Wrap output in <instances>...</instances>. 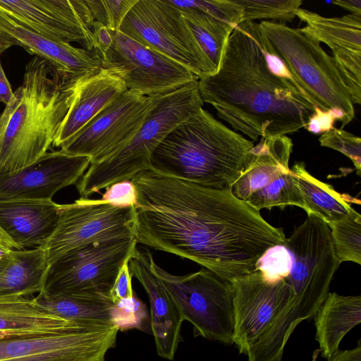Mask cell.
Wrapping results in <instances>:
<instances>
[{
  "label": "cell",
  "mask_w": 361,
  "mask_h": 361,
  "mask_svg": "<svg viewBox=\"0 0 361 361\" xmlns=\"http://www.w3.org/2000/svg\"><path fill=\"white\" fill-rule=\"evenodd\" d=\"M137 244L190 259L231 281L253 272L269 249L284 245L282 228L220 190L151 170L133 179Z\"/></svg>",
  "instance_id": "1"
},
{
  "label": "cell",
  "mask_w": 361,
  "mask_h": 361,
  "mask_svg": "<svg viewBox=\"0 0 361 361\" xmlns=\"http://www.w3.org/2000/svg\"><path fill=\"white\" fill-rule=\"evenodd\" d=\"M257 27L255 21L238 25L224 46L217 71L198 80L202 102L252 142L306 129L316 107L297 82L268 68Z\"/></svg>",
  "instance_id": "2"
},
{
  "label": "cell",
  "mask_w": 361,
  "mask_h": 361,
  "mask_svg": "<svg viewBox=\"0 0 361 361\" xmlns=\"http://www.w3.org/2000/svg\"><path fill=\"white\" fill-rule=\"evenodd\" d=\"M77 81L63 79L39 57L27 63L22 85L0 115V174L18 171L47 152Z\"/></svg>",
  "instance_id": "3"
},
{
  "label": "cell",
  "mask_w": 361,
  "mask_h": 361,
  "mask_svg": "<svg viewBox=\"0 0 361 361\" xmlns=\"http://www.w3.org/2000/svg\"><path fill=\"white\" fill-rule=\"evenodd\" d=\"M254 142L200 109L176 126L150 159L151 171L202 186L231 190Z\"/></svg>",
  "instance_id": "4"
},
{
  "label": "cell",
  "mask_w": 361,
  "mask_h": 361,
  "mask_svg": "<svg viewBox=\"0 0 361 361\" xmlns=\"http://www.w3.org/2000/svg\"><path fill=\"white\" fill-rule=\"evenodd\" d=\"M233 291V343L248 361H281L284 347L302 321L296 297L283 279L255 270L231 281Z\"/></svg>",
  "instance_id": "5"
},
{
  "label": "cell",
  "mask_w": 361,
  "mask_h": 361,
  "mask_svg": "<svg viewBox=\"0 0 361 361\" xmlns=\"http://www.w3.org/2000/svg\"><path fill=\"white\" fill-rule=\"evenodd\" d=\"M203 103L198 80L157 95L153 109L133 139L105 159L90 164L77 183L80 197L88 198L114 183L150 170L151 157L157 147L176 126L202 108Z\"/></svg>",
  "instance_id": "6"
},
{
  "label": "cell",
  "mask_w": 361,
  "mask_h": 361,
  "mask_svg": "<svg viewBox=\"0 0 361 361\" xmlns=\"http://www.w3.org/2000/svg\"><path fill=\"white\" fill-rule=\"evenodd\" d=\"M262 45L278 56L316 106L341 111L348 124L355 118L354 104L345 79L332 56L320 44L285 23H258Z\"/></svg>",
  "instance_id": "7"
},
{
  "label": "cell",
  "mask_w": 361,
  "mask_h": 361,
  "mask_svg": "<svg viewBox=\"0 0 361 361\" xmlns=\"http://www.w3.org/2000/svg\"><path fill=\"white\" fill-rule=\"evenodd\" d=\"M151 268L178 308L193 326L194 336L233 344V291L230 281L202 268L185 275L172 274L155 262Z\"/></svg>",
  "instance_id": "8"
},
{
  "label": "cell",
  "mask_w": 361,
  "mask_h": 361,
  "mask_svg": "<svg viewBox=\"0 0 361 361\" xmlns=\"http://www.w3.org/2000/svg\"><path fill=\"white\" fill-rule=\"evenodd\" d=\"M118 31L180 63L199 79L217 71L181 10L169 0H137Z\"/></svg>",
  "instance_id": "9"
},
{
  "label": "cell",
  "mask_w": 361,
  "mask_h": 361,
  "mask_svg": "<svg viewBox=\"0 0 361 361\" xmlns=\"http://www.w3.org/2000/svg\"><path fill=\"white\" fill-rule=\"evenodd\" d=\"M137 245L135 238L129 237L71 250L48 266L42 292L109 297L121 267Z\"/></svg>",
  "instance_id": "10"
},
{
  "label": "cell",
  "mask_w": 361,
  "mask_h": 361,
  "mask_svg": "<svg viewBox=\"0 0 361 361\" xmlns=\"http://www.w3.org/2000/svg\"><path fill=\"white\" fill-rule=\"evenodd\" d=\"M284 246L291 255L289 274L283 279L292 288L302 320L313 317L326 298L338 263L331 231L326 223L307 215Z\"/></svg>",
  "instance_id": "11"
},
{
  "label": "cell",
  "mask_w": 361,
  "mask_h": 361,
  "mask_svg": "<svg viewBox=\"0 0 361 361\" xmlns=\"http://www.w3.org/2000/svg\"><path fill=\"white\" fill-rule=\"evenodd\" d=\"M115 323L75 322L54 332L0 339V361H105L116 345Z\"/></svg>",
  "instance_id": "12"
},
{
  "label": "cell",
  "mask_w": 361,
  "mask_h": 361,
  "mask_svg": "<svg viewBox=\"0 0 361 361\" xmlns=\"http://www.w3.org/2000/svg\"><path fill=\"white\" fill-rule=\"evenodd\" d=\"M293 142L286 135L261 137L231 188L233 194L255 209L303 204L289 167Z\"/></svg>",
  "instance_id": "13"
},
{
  "label": "cell",
  "mask_w": 361,
  "mask_h": 361,
  "mask_svg": "<svg viewBox=\"0 0 361 361\" xmlns=\"http://www.w3.org/2000/svg\"><path fill=\"white\" fill-rule=\"evenodd\" d=\"M135 224L134 206L97 204L84 197L61 204L56 226L42 245L48 264L85 245L135 237Z\"/></svg>",
  "instance_id": "14"
},
{
  "label": "cell",
  "mask_w": 361,
  "mask_h": 361,
  "mask_svg": "<svg viewBox=\"0 0 361 361\" xmlns=\"http://www.w3.org/2000/svg\"><path fill=\"white\" fill-rule=\"evenodd\" d=\"M110 31L113 43L100 56L102 68L118 76L127 90L144 96L158 95L175 91L199 80L174 60L120 31Z\"/></svg>",
  "instance_id": "15"
},
{
  "label": "cell",
  "mask_w": 361,
  "mask_h": 361,
  "mask_svg": "<svg viewBox=\"0 0 361 361\" xmlns=\"http://www.w3.org/2000/svg\"><path fill=\"white\" fill-rule=\"evenodd\" d=\"M157 95L126 90L60 147L63 152L89 157L90 164L105 159L126 145L153 109Z\"/></svg>",
  "instance_id": "16"
},
{
  "label": "cell",
  "mask_w": 361,
  "mask_h": 361,
  "mask_svg": "<svg viewBox=\"0 0 361 361\" xmlns=\"http://www.w3.org/2000/svg\"><path fill=\"white\" fill-rule=\"evenodd\" d=\"M0 8L50 39L93 50L94 20L85 0H0Z\"/></svg>",
  "instance_id": "17"
},
{
  "label": "cell",
  "mask_w": 361,
  "mask_h": 361,
  "mask_svg": "<svg viewBox=\"0 0 361 361\" xmlns=\"http://www.w3.org/2000/svg\"><path fill=\"white\" fill-rule=\"evenodd\" d=\"M90 164L87 157L61 149L46 152L18 171L0 174V201L51 200L58 191L77 183Z\"/></svg>",
  "instance_id": "18"
},
{
  "label": "cell",
  "mask_w": 361,
  "mask_h": 361,
  "mask_svg": "<svg viewBox=\"0 0 361 361\" xmlns=\"http://www.w3.org/2000/svg\"><path fill=\"white\" fill-rule=\"evenodd\" d=\"M295 17L305 23L299 28L306 37L326 44L344 77L353 104H361V16L324 17L298 8Z\"/></svg>",
  "instance_id": "19"
},
{
  "label": "cell",
  "mask_w": 361,
  "mask_h": 361,
  "mask_svg": "<svg viewBox=\"0 0 361 361\" xmlns=\"http://www.w3.org/2000/svg\"><path fill=\"white\" fill-rule=\"evenodd\" d=\"M23 47L44 60L63 79L75 81L102 68V59L95 51L77 48L39 34L0 8V47Z\"/></svg>",
  "instance_id": "20"
},
{
  "label": "cell",
  "mask_w": 361,
  "mask_h": 361,
  "mask_svg": "<svg viewBox=\"0 0 361 361\" xmlns=\"http://www.w3.org/2000/svg\"><path fill=\"white\" fill-rule=\"evenodd\" d=\"M153 256L147 248L137 245L128 260L133 276L142 285L149 298L150 322L157 354L172 360L182 337L184 321L176 305L151 268Z\"/></svg>",
  "instance_id": "21"
},
{
  "label": "cell",
  "mask_w": 361,
  "mask_h": 361,
  "mask_svg": "<svg viewBox=\"0 0 361 361\" xmlns=\"http://www.w3.org/2000/svg\"><path fill=\"white\" fill-rule=\"evenodd\" d=\"M181 10L196 40L216 69L224 46L243 23V9L235 0H169Z\"/></svg>",
  "instance_id": "22"
},
{
  "label": "cell",
  "mask_w": 361,
  "mask_h": 361,
  "mask_svg": "<svg viewBox=\"0 0 361 361\" xmlns=\"http://www.w3.org/2000/svg\"><path fill=\"white\" fill-rule=\"evenodd\" d=\"M126 90L118 76L102 68L78 79L71 104L52 146L59 147L71 139Z\"/></svg>",
  "instance_id": "23"
},
{
  "label": "cell",
  "mask_w": 361,
  "mask_h": 361,
  "mask_svg": "<svg viewBox=\"0 0 361 361\" xmlns=\"http://www.w3.org/2000/svg\"><path fill=\"white\" fill-rule=\"evenodd\" d=\"M61 206L52 200L0 201V228L18 250L42 246L56 226Z\"/></svg>",
  "instance_id": "24"
},
{
  "label": "cell",
  "mask_w": 361,
  "mask_h": 361,
  "mask_svg": "<svg viewBox=\"0 0 361 361\" xmlns=\"http://www.w3.org/2000/svg\"><path fill=\"white\" fill-rule=\"evenodd\" d=\"M314 317L316 340L328 361L339 350L345 335L361 322V296L329 293Z\"/></svg>",
  "instance_id": "25"
},
{
  "label": "cell",
  "mask_w": 361,
  "mask_h": 361,
  "mask_svg": "<svg viewBox=\"0 0 361 361\" xmlns=\"http://www.w3.org/2000/svg\"><path fill=\"white\" fill-rule=\"evenodd\" d=\"M290 169L302 209L307 215H314L329 225L344 220L357 212L351 204H360L359 200L341 194L332 185L314 178L307 171L305 162H297Z\"/></svg>",
  "instance_id": "26"
},
{
  "label": "cell",
  "mask_w": 361,
  "mask_h": 361,
  "mask_svg": "<svg viewBox=\"0 0 361 361\" xmlns=\"http://www.w3.org/2000/svg\"><path fill=\"white\" fill-rule=\"evenodd\" d=\"M75 322L44 312L32 298L0 296V339L57 331Z\"/></svg>",
  "instance_id": "27"
},
{
  "label": "cell",
  "mask_w": 361,
  "mask_h": 361,
  "mask_svg": "<svg viewBox=\"0 0 361 361\" xmlns=\"http://www.w3.org/2000/svg\"><path fill=\"white\" fill-rule=\"evenodd\" d=\"M48 266L42 246L12 250L0 272V296L28 297L39 293Z\"/></svg>",
  "instance_id": "28"
},
{
  "label": "cell",
  "mask_w": 361,
  "mask_h": 361,
  "mask_svg": "<svg viewBox=\"0 0 361 361\" xmlns=\"http://www.w3.org/2000/svg\"><path fill=\"white\" fill-rule=\"evenodd\" d=\"M32 300L44 312L67 321L116 324V305L109 296L48 295L41 292Z\"/></svg>",
  "instance_id": "29"
},
{
  "label": "cell",
  "mask_w": 361,
  "mask_h": 361,
  "mask_svg": "<svg viewBox=\"0 0 361 361\" xmlns=\"http://www.w3.org/2000/svg\"><path fill=\"white\" fill-rule=\"evenodd\" d=\"M331 231L334 249L339 264H361V215L355 212L347 219L327 225Z\"/></svg>",
  "instance_id": "30"
},
{
  "label": "cell",
  "mask_w": 361,
  "mask_h": 361,
  "mask_svg": "<svg viewBox=\"0 0 361 361\" xmlns=\"http://www.w3.org/2000/svg\"><path fill=\"white\" fill-rule=\"evenodd\" d=\"M243 9V22L258 19H273L291 22L295 11L303 3L301 0H235Z\"/></svg>",
  "instance_id": "31"
},
{
  "label": "cell",
  "mask_w": 361,
  "mask_h": 361,
  "mask_svg": "<svg viewBox=\"0 0 361 361\" xmlns=\"http://www.w3.org/2000/svg\"><path fill=\"white\" fill-rule=\"evenodd\" d=\"M137 0H85L94 21L118 31L126 16Z\"/></svg>",
  "instance_id": "32"
},
{
  "label": "cell",
  "mask_w": 361,
  "mask_h": 361,
  "mask_svg": "<svg viewBox=\"0 0 361 361\" xmlns=\"http://www.w3.org/2000/svg\"><path fill=\"white\" fill-rule=\"evenodd\" d=\"M322 147L340 152L348 157L353 163L357 173L361 171V139L360 137L342 130L333 128L323 133L319 138Z\"/></svg>",
  "instance_id": "33"
},
{
  "label": "cell",
  "mask_w": 361,
  "mask_h": 361,
  "mask_svg": "<svg viewBox=\"0 0 361 361\" xmlns=\"http://www.w3.org/2000/svg\"><path fill=\"white\" fill-rule=\"evenodd\" d=\"M291 264V255L281 245L269 248L257 262L255 270L269 279H283L289 274Z\"/></svg>",
  "instance_id": "34"
},
{
  "label": "cell",
  "mask_w": 361,
  "mask_h": 361,
  "mask_svg": "<svg viewBox=\"0 0 361 361\" xmlns=\"http://www.w3.org/2000/svg\"><path fill=\"white\" fill-rule=\"evenodd\" d=\"M97 204H109L116 207L135 206L137 192L132 180H122L106 188L101 199L92 200Z\"/></svg>",
  "instance_id": "35"
},
{
  "label": "cell",
  "mask_w": 361,
  "mask_h": 361,
  "mask_svg": "<svg viewBox=\"0 0 361 361\" xmlns=\"http://www.w3.org/2000/svg\"><path fill=\"white\" fill-rule=\"evenodd\" d=\"M132 277L127 262L121 267L109 292V298L116 305L134 298Z\"/></svg>",
  "instance_id": "36"
},
{
  "label": "cell",
  "mask_w": 361,
  "mask_h": 361,
  "mask_svg": "<svg viewBox=\"0 0 361 361\" xmlns=\"http://www.w3.org/2000/svg\"><path fill=\"white\" fill-rule=\"evenodd\" d=\"M335 121L336 119L330 110L324 111L316 106L314 114L309 119L306 129L315 134L324 133L334 128Z\"/></svg>",
  "instance_id": "37"
},
{
  "label": "cell",
  "mask_w": 361,
  "mask_h": 361,
  "mask_svg": "<svg viewBox=\"0 0 361 361\" xmlns=\"http://www.w3.org/2000/svg\"><path fill=\"white\" fill-rule=\"evenodd\" d=\"M93 50L102 56L111 46L113 38L110 30L102 23L94 21L92 28Z\"/></svg>",
  "instance_id": "38"
},
{
  "label": "cell",
  "mask_w": 361,
  "mask_h": 361,
  "mask_svg": "<svg viewBox=\"0 0 361 361\" xmlns=\"http://www.w3.org/2000/svg\"><path fill=\"white\" fill-rule=\"evenodd\" d=\"M3 52L0 47V103L6 105L13 97V92L1 66V54Z\"/></svg>",
  "instance_id": "39"
},
{
  "label": "cell",
  "mask_w": 361,
  "mask_h": 361,
  "mask_svg": "<svg viewBox=\"0 0 361 361\" xmlns=\"http://www.w3.org/2000/svg\"><path fill=\"white\" fill-rule=\"evenodd\" d=\"M329 361H361L360 341H358L357 347L352 350H339Z\"/></svg>",
  "instance_id": "40"
},
{
  "label": "cell",
  "mask_w": 361,
  "mask_h": 361,
  "mask_svg": "<svg viewBox=\"0 0 361 361\" xmlns=\"http://www.w3.org/2000/svg\"><path fill=\"white\" fill-rule=\"evenodd\" d=\"M333 4L348 11L350 14L361 16V1H342L336 0L333 1Z\"/></svg>",
  "instance_id": "41"
},
{
  "label": "cell",
  "mask_w": 361,
  "mask_h": 361,
  "mask_svg": "<svg viewBox=\"0 0 361 361\" xmlns=\"http://www.w3.org/2000/svg\"><path fill=\"white\" fill-rule=\"evenodd\" d=\"M0 246L10 250H18L14 243L4 233V232L1 228Z\"/></svg>",
  "instance_id": "42"
},
{
  "label": "cell",
  "mask_w": 361,
  "mask_h": 361,
  "mask_svg": "<svg viewBox=\"0 0 361 361\" xmlns=\"http://www.w3.org/2000/svg\"><path fill=\"white\" fill-rule=\"evenodd\" d=\"M11 250L0 246V263H4L8 261Z\"/></svg>",
  "instance_id": "43"
},
{
  "label": "cell",
  "mask_w": 361,
  "mask_h": 361,
  "mask_svg": "<svg viewBox=\"0 0 361 361\" xmlns=\"http://www.w3.org/2000/svg\"><path fill=\"white\" fill-rule=\"evenodd\" d=\"M6 262H4V263H0V272L3 269L4 267L5 266L6 263Z\"/></svg>",
  "instance_id": "44"
}]
</instances>
